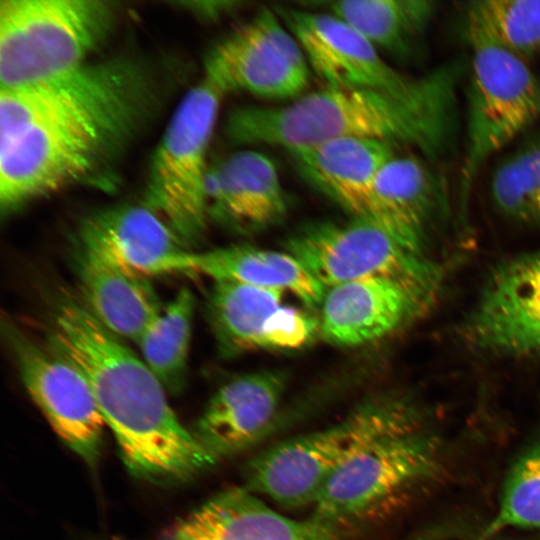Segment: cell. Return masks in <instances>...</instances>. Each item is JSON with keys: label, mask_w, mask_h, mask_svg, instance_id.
<instances>
[{"label": "cell", "mask_w": 540, "mask_h": 540, "mask_svg": "<svg viewBox=\"0 0 540 540\" xmlns=\"http://www.w3.org/2000/svg\"><path fill=\"white\" fill-rule=\"evenodd\" d=\"M506 528H540V441L513 464L486 535Z\"/></svg>", "instance_id": "83f0119b"}, {"label": "cell", "mask_w": 540, "mask_h": 540, "mask_svg": "<svg viewBox=\"0 0 540 540\" xmlns=\"http://www.w3.org/2000/svg\"><path fill=\"white\" fill-rule=\"evenodd\" d=\"M116 20L117 7L110 1L1 0V88L38 83L81 67Z\"/></svg>", "instance_id": "5b68a950"}, {"label": "cell", "mask_w": 540, "mask_h": 540, "mask_svg": "<svg viewBox=\"0 0 540 540\" xmlns=\"http://www.w3.org/2000/svg\"><path fill=\"white\" fill-rule=\"evenodd\" d=\"M319 336L318 318L292 306L281 305L264 328L265 349L294 350Z\"/></svg>", "instance_id": "f1b7e54d"}, {"label": "cell", "mask_w": 540, "mask_h": 540, "mask_svg": "<svg viewBox=\"0 0 540 540\" xmlns=\"http://www.w3.org/2000/svg\"><path fill=\"white\" fill-rule=\"evenodd\" d=\"M80 301L110 333L137 344L163 308L148 278L78 255Z\"/></svg>", "instance_id": "7402d4cb"}, {"label": "cell", "mask_w": 540, "mask_h": 540, "mask_svg": "<svg viewBox=\"0 0 540 540\" xmlns=\"http://www.w3.org/2000/svg\"><path fill=\"white\" fill-rule=\"evenodd\" d=\"M434 294L390 277H369L326 289L319 336L340 347L384 340L415 321Z\"/></svg>", "instance_id": "9a60e30c"}, {"label": "cell", "mask_w": 540, "mask_h": 540, "mask_svg": "<svg viewBox=\"0 0 540 540\" xmlns=\"http://www.w3.org/2000/svg\"><path fill=\"white\" fill-rule=\"evenodd\" d=\"M352 529L299 520L267 505L246 486L230 487L178 521L163 540H349Z\"/></svg>", "instance_id": "2e32d148"}, {"label": "cell", "mask_w": 540, "mask_h": 540, "mask_svg": "<svg viewBox=\"0 0 540 540\" xmlns=\"http://www.w3.org/2000/svg\"><path fill=\"white\" fill-rule=\"evenodd\" d=\"M461 64L437 68L434 80L412 93L323 87L279 106L234 109L225 124L238 145H268L288 152L337 138L405 144L430 161L449 152L456 132V89Z\"/></svg>", "instance_id": "3957f363"}, {"label": "cell", "mask_w": 540, "mask_h": 540, "mask_svg": "<svg viewBox=\"0 0 540 540\" xmlns=\"http://www.w3.org/2000/svg\"><path fill=\"white\" fill-rule=\"evenodd\" d=\"M491 195L505 216L540 224V172L528 143L498 164L491 179Z\"/></svg>", "instance_id": "4316f807"}, {"label": "cell", "mask_w": 540, "mask_h": 540, "mask_svg": "<svg viewBox=\"0 0 540 540\" xmlns=\"http://www.w3.org/2000/svg\"><path fill=\"white\" fill-rule=\"evenodd\" d=\"M5 338L21 381L59 438L83 461L94 465L106 426L82 371L54 350L47 351L7 323Z\"/></svg>", "instance_id": "8fae6325"}, {"label": "cell", "mask_w": 540, "mask_h": 540, "mask_svg": "<svg viewBox=\"0 0 540 540\" xmlns=\"http://www.w3.org/2000/svg\"><path fill=\"white\" fill-rule=\"evenodd\" d=\"M528 144L531 148L536 165L540 172V135H537L535 138L531 139Z\"/></svg>", "instance_id": "4dcf8cb0"}, {"label": "cell", "mask_w": 540, "mask_h": 540, "mask_svg": "<svg viewBox=\"0 0 540 540\" xmlns=\"http://www.w3.org/2000/svg\"><path fill=\"white\" fill-rule=\"evenodd\" d=\"M439 459L440 442L432 435L415 429L387 436L335 473L314 503L312 516L355 528L431 477Z\"/></svg>", "instance_id": "ba28073f"}, {"label": "cell", "mask_w": 540, "mask_h": 540, "mask_svg": "<svg viewBox=\"0 0 540 540\" xmlns=\"http://www.w3.org/2000/svg\"><path fill=\"white\" fill-rule=\"evenodd\" d=\"M280 290L214 282L206 303L210 327L224 355L265 349L264 328L281 306Z\"/></svg>", "instance_id": "cb8c5ba5"}, {"label": "cell", "mask_w": 540, "mask_h": 540, "mask_svg": "<svg viewBox=\"0 0 540 540\" xmlns=\"http://www.w3.org/2000/svg\"><path fill=\"white\" fill-rule=\"evenodd\" d=\"M464 32L527 61L540 53V0L471 1L464 9Z\"/></svg>", "instance_id": "484cf974"}, {"label": "cell", "mask_w": 540, "mask_h": 540, "mask_svg": "<svg viewBox=\"0 0 540 540\" xmlns=\"http://www.w3.org/2000/svg\"><path fill=\"white\" fill-rule=\"evenodd\" d=\"M49 339L51 349L88 380L133 476L159 485L177 484L217 463L181 423L167 390L141 356L105 329L80 300L59 302Z\"/></svg>", "instance_id": "7a4b0ae2"}, {"label": "cell", "mask_w": 540, "mask_h": 540, "mask_svg": "<svg viewBox=\"0 0 540 540\" xmlns=\"http://www.w3.org/2000/svg\"><path fill=\"white\" fill-rule=\"evenodd\" d=\"M396 145L373 139L337 138L289 152L298 174L351 218L368 220L372 189Z\"/></svg>", "instance_id": "ffe728a7"}, {"label": "cell", "mask_w": 540, "mask_h": 540, "mask_svg": "<svg viewBox=\"0 0 540 540\" xmlns=\"http://www.w3.org/2000/svg\"><path fill=\"white\" fill-rule=\"evenodd\" d=\"M275 10L324 87L412 93L427 87L436 76L437 69L420 77L398 71L364 36L329 12L308 6Z\"/></svg>", "instance_id": "7c38bea8"}, {"label": "cell", "mask_w": 540, "mask_h": 540, "mask_svg": "<svg viewBox=\"0 0 540 540\" xmlns=\"http://www.w3.org/2000/svg\"><path fill=\"white\" fill-rule=\"evenodd\" d=\"M280 370H260L222 385L208 402L193 433L218 462L256 440L272 426L286 388Z\"/></svg>", "instance_id": "e0dca14e"}, {"label": "cell", "mask_w": 540, "mask_h": 540, "mask_svg": "<svg viewBox=\"0 0 540 540\" xmlns=\"http://www.w3.org/2000/svg\"><path fill=\"white\" fill-rule=\"evenodd\" d=\"M465 334L483 351L540 355V252L495 268L467 318Z\"/></svg>", "instance_id": "4fadbf2b"}, {"label": "cell", "mask_w": 540, "mask_h": 540, "mask_svg": "<svg viewBox=\"0 0 540 540\" xmlns=\"http://www.w3.org/2000/svg\"><path fill=\"white\" fill-rule=\"evenodd\" d=\"M447 201L439 174L416 157L395 155L377 174L367 221L424 254L427 230L446 211Z\"/></svg>", "instance_id": "d6986e66"}, {"label": "cell", "mask_w": 540, "mask_h": 540, "mask_svg": "<svg viewBox=\"0 0 540 540\" xmlns=\"http://www.w3.org/2000/svg\"><path fill=\"white\" fill-rule=\"evenodd\" d=\"M313 8L346 22L382 54L408 60L422 49L438 12L431 0H340L316 3Z\"/></svg>", "instance_id": "603a6c76"}, {"label": "cell", "mask_w": 540, "mask_h": 540, "mask_svg": "<svg viewBox=\"0 0 540 540\" xmlns=\"http://www.w3.org/2000/svg\"><path fill=\"white\" fill-rule=\"evenodd\" d=\"M224 95L206 80L174 111L152 158L146 202L190 249L209 216L208 148Z\"/></svg>", "instance_id": "8992f818"}, {"label": "cell", "mask_w": 540, "mask_h": 540, "mask_svg": "<svg viewBox=\"0 0 540 540\" xmlns=\"http://www.w3.org/2000/svg\"><path fill=\"white\" fill-rule=\"evenodd\" d=\"M195 298L181 288L147 326L137 345L141 358L167 392H180L185 384Z\"/></svg>", "instance_id": "d4e9b609"}, {"label": "cell", "mask_w": 540, "mask_h": 540, "mask_svg": "<svg viewBox=\"0 0 540 540\" xmlns=\"http://www.w3.org/2000/svg\"><path fill=\"white\" fill-rule=\"evenodd\" d=\"M284 248L325 290L369 277L398 279L432 294L440 284V270L425 254L364 219L307 224L287 238Z\"/></svg>", "instance_id": "9c48e42d"}, {"label": "cell", "mask_w": 540, "mask_h": 540, "mask_svg": "<svg viewBox=\"0 0 540 540\" xmlns=\"http://www.w3.org/2000/svg\"><path fill=\"white\" fill-rule=\"evenodd\" d=\"M191 8L198 15L205 18L217 19L239 9L242 2L239 1H201L193 3Z\"/></svg>", "instance_id": "f546056e"}, {"label": "cell", "mask_w": 540, "mask_h": 540, "mask_svg": "<svg viewBox=\"0 0 540 540\" xmlns=\"http://www.w3.org/2000/svg\"><path fill=\"white\" fill-rule=\"evenodd\" d=\"M310 73L300 44L275 8H264L214 45L203 79L223 95L292 101L305 94Z\"/></svg>", "instance_id": "30bf717a"}, {"label": "cell", "mask_w": 540, "mask_h": 540, "mask_svg": "<svg viewBox=\"0 0 540 540\" xmlns=\"http://www.w3.org/2000/svg\"><path fill=\"white\" fill-rule=\"evenodd\" d=\"M209 216L241 232L278 224L287 214L288 198L274 162L256 150H239L208 174Z\"/></svg>", "instance_id": "ac0fdd59"}, {"label": "cell", "mask_w": 540, "mask_h": 540, "mask_svg": "<svg viewBox=\"0 0 540 540\" xmlns=\"http://www.w3.org/2000/svg\"><path fill=\"white\" fill-rule=\"evenodd\" d=\"M466 40L472 61L459 177L462 212L485 162L540 118V80L526 61L484 39Z\"/></svg>", "instance_id": "52a82bcc"}, {"label": "cell", "mask_w": 540, "mask_h": 540, "mask_svg": "<svg viewBox=\"0 0 540 540\" xmlns=\"http://www.w3.org/2000/svg\"><path fill=\"white\" fill-rule=\"evenodd\" d=\"M186 272L205 276L213 282L280 290L292 294L310 310L319 309L326 291L287 251L251 245L191 251Z\"/></svg>", "instance_id": "44dd1931"}, {"label": "cell", "mask_w": 540, "mask_h": 540, "mask_svg": "<svg viewBox=\"0 0 540 540\" xmlns=\"http://www.w3.org/2000/svg\"><path fill=\"white\" fill-rule=\"evenodd\" d=\"M155 98L150 71L127 57L1 88L2 212L105 174L143 128Z\"/></svg>", "instance_id": "6da1fadb"}, {"label": "cell", "mask_w": 540, "mask_h": 540, "mask_svg": "<svg viewBox=\"0 0 540 540\" xmlns=\"http://www.w3.org/2000/svg\"><path fill=\"white\" fill-rule=\"evenodd\" d=\"M417 422L407 400L369 398L335 424L260 451L247 464L244 486L286 508L314 505L346 463L387 436L418 429Z\"/></svg>", "instance_id": "277c9868"}, {"label": "cell", "mask_w": 540, "mask_h": 540, "mask_svg": "<svg viewBox=\"0 0 540 540\" xmlns=\"http://www.w3.org/2000/svg\"><path fill=\"white\" fill-rule=\"evenodd\" d=\"M78 255L149 278L186 273L192 251L147 205H121L88 216L78 232Z\"/></svg>", "instance_id": "5bb4252c"}]
</instances>
